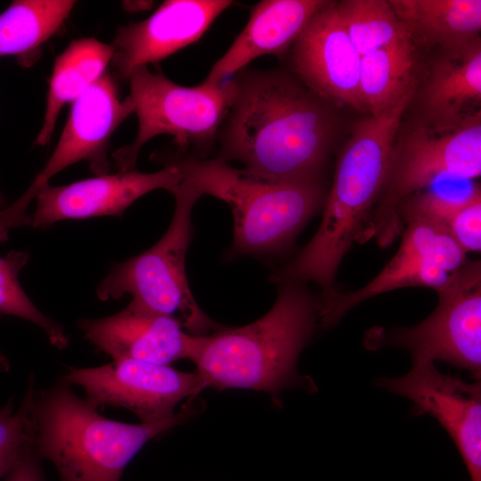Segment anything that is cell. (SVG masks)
<instances>
[{
    "instance_id": "1",
    "label": "cell",
    "mask_w": 481,
    "mask_h": 481,
    "mask_svg": "<svg viewBox=\"0 0 481 481\" xmlns=\"http://www.w3.org/2000/svg\"><path fill=\"white\" fill-rule=\"evenodd\" d=\"M221 125L217 158L269 181H321L335 132L327 102L282 68H244Z\"/></svg>"
},
{
    "instance_id": "2",
    "label": "cell",
    "mask_w": 481,
    "mask_h": 481,
    "mask_svg": "<svg viewBox=\"0 0 481 481\" xmlns=\"http://www.w3.org/2000/svg\"><path fill=\"white\" fill-rule=\"evenodd\" d=\"M317 325L318 298L303 283H281L273 307L256 322L192 335L189 359L206 387L265 391L277 401L299 383L298 359Z\"/></svg>"
},
{
    "instance_id": "3",
    "label": "cell",
    "mask_w": 481,
    "mask_h": 481,
    "mask_svg": "<svg viewBox=\"0 0 481 481\" xmlns=\"http://www.w3.org/2000/svg\"><path fill=\"white\" fill-rule=\"evenodd\" d=\"M182 411L158 423L127 424L102 416L62 383L32 388V445L50 461L60 481H119L130 461L151 439L183 422Z\"/></svg>"
},
{
    "instance_id": "4",
    "label": "cell",
    "mask_w": 481,
    "mask_h": 481,
    "mask_svg": "<svg viewBox=\"0 0 481 481\" xmlns=\"http://www.w3.org/2000/svg\"><path fill=\"white\" fill-rule=\"evenodd\" d=\"M165 159L179 168L182 181L200 198L211 195L231 208L234 255H265L282 249L325 201L321 181H269L217 157L196 158L175 151Z\"/></svg>"
},
{
    "instance_id": "5",
    "label": "cell",
    "mask_w": 481,
    "mask_h": 481,
    "mask_svg": "<svg viewBox=\"0 0 481 481\" xmlns=\"http://www.w3.org/2000/svg\"><path fill=\"white\" fill-rule=\"evenodd\" d=\"M128 80L138 131L132 143L112 153L120 172L135 170L143 146L159 135L173 136L179 154L205 158L215 148L236 95L232 77L184 86L143 66L132 71Z\"/></svg>"
},
{
    "instance_id": "6",
    "label": "cell",
    "mask_w": 481,
    "mask_h": 481,
    "mask_svg": "<svg viewBox=\"0 0 481 481\" xmlns=\"http://www.w3.org/2000/svg\"><path fill=\"white\" fill-rule=\"evenodd\" d=\"M172 194L175 212L165 234L145 252L115 265L100 282L96 295L106 301L128 294L131 306L169 316L178 313L183 328L192 335H203L219 325L198 306L185 273L192 211L200 196L182 181Z\"/></svg>"
},
{
    "instance_id": "7",
    "label": "cell",
    "mask_w": 481,
    "mask_h": 481,
    "mask_svg": "<svg viewBox=\"0 0 481 481\" xmlns=\"http://www.w3.org/2000/svg\"><path fill=\"white\" fill-rule=\"evenodd\" d=\"M481 175V111L452 130L415 126L395 143L387 177L374 206L371 234L380 247L403 232L397 208L408 196L444 179L471 180Z\"/></svg>"
},
{
    "instance_id": "8",
    "label": "cell",
    "mask_w": 481,
    "mask_h": 481,
    "mask_svg": "<svg viewBox=\"0 0 481 481\" xmlns=\"http://www.w3.org/2000/svg\"><path fill=\"white\" fill-rule=\"evenodd\" d=\"M438 305L412 327L390 330L388 345L407 350L412 364L446 363L480 379L481 264L466 261L436 289Z\"/></svg>"
},
{
    "instance_id": "9",
    "label": "cell",
    "mask_w": 481,
    "mask_h": 481,
    "mask_svg": "<svg viewBox=\"0 0 481 481\" xmlns=\"http://www.w3.org/2000/svg\"><path fill=\"white\" fill-rule=\"evenodd\" d=\"M132 113L129 96L120 100L114 77L106 72L73 102L64 129L42 170L15 202L0 210V241L7 240L12 229L29 224L30 202L64 168L86 160L94 175L108 174L110 139Z\"/></svg>"
},
{
    "instance_id": "10",
    "label": "cell",
    "mask_w": 481,
    "mask_h": 481,
    "mask_svg": "<svg viewBox=\"0 0 481 481\" xmlns=\"http://www.w3.org/2000/svg\"><path fill=\"white\" fill-rule=\"evenodd\" d=\"M401 245L385 267L356 291L325 289L320 298L319 326L330 328L353 307L377 295L406 287L443 286L466 260V253L443 228L424 221L404 227Z\"/></svg>"
},
{
    "instance_id": "11",
    "label": "cell",
    "mask_w": 481,
    "mask_h": 481,
    "mask_svg": "<svg viewBox=\"0 0 481 481\" xmlns=\"http://www.w3.org/2000/svg\"><path fill=\"white\" fill-rule=\"evenodd\" d=\"M409 102L359 121L342 151L324 203L337 226L355 231L371 219L383 188L395 137Z\"/></svg>"
},
{
    "instance_id": "12",
    "label": "cell",
    "mask_w": 481,
    "mask_h": 481,
    "mask_svg": "<svg viewBox=\"0 0 481 481\" xmlns=\"http://www.w3.org/2000/svg\"><path fill=\"white\" fill-rule=\"evenodd\" d=\"M66 381L81 387L93 406L126 408L141 423H158L175 416V408L184 398L206 387L197 371L185 372L170 365L132 359L113 360L94 368L73 369Z\"/></svg>"
},
{
    "instance_id": "13",
    "label": "cell",
    "mask_w": 481,
    "mask_h": 481,
    "mask_svg": "<svg viewBox=\"0 0 481 481\" xmlns=\"http://www.w3.org/2000/svg\"><path fill=\"white\" fill-rule=\"evenodd\" d=\"M377 385L411 400L414 412L434 417L457 446L471 481H481V385L438 371L433 363L412 364L400 378Z\"/></svg>"
},
{
    "instance_id": "14",
    "label": "cell",
    "mask_w": 481,
    "mask_h": 481,
    "mask_svg": "<svg viewBox=\"0 0 481 481\" xmlns=\"http://www.w3.org/2000/svg\"><path fill=\"white\" fill-rule=\"evenodd\" d=\"M291 71L329 104L364 110L359 92L362 57L330 2L315 13L289 50Z\"/></svg>"
},
{
    "instance_id": "15",
    "label": "cell",
    "mask_w": 481,
    "mask_h": 481,
    "mask_svg": "<svg viewBox=\"0 0 481 481\" xmlns=\"http://www.w3.org/2000/svg\"><path fill=\"white\" fill-rule=\"evenodd\" d=\"M182 180L177 167L166 164L155 173L136 170L105 174L67 185L45 184L37 193L28 225L48 227L56 222L95 216H122L136 200L158 189L173 192Z\"/></svg>"
},
{
    "instance_id": "16",
    "label": "cell",
    "mask_w": 481,
    "mask_h": 481,
    "mask_svg": "<svg viewBox=\"0 0 481 481\" xmlns=\"http://www.w3.org/2000/svg\"><path fill=\"white\" fill-rule=\"evenodd\" d=\"M234 4L232 0H167L147 19L118 28L111 66L116 77L159 62L197 42L215 20Z\"/></svg>"
},
{
    "instance_id": "17",
    "label": "cell",
    "mask_w": 481,
    "mask_h": 481,
    "mask_svg": "<svg viewBox=\"0 0 481 481\" xmlns=\"http://www.w3.org/2000/svg\"><path fill=\"white\" fill-rule=\"evenodd\" d=\"M84 337L113 360L132 359L157 364L189 359L192 334L174 316L149 313L130 304L104 318L82 319Z\"/></svg>"
},
{
    "instance_id": "18",
    "label": "cell",
    "mask_w": 481,
    "mask_h": 481,
    "mask_svg": "<svg viewBox=\"0 0 481 481\" xmlns=\"http://www.w3.org/2000/svg\"><path fill=\"white\" fill-rule=\"evenodd\" d=\"M329 3L326 0L260 1L253 6L245 28L215 62L204 81L227 80L263 55L284 58L311 18Z\"/></svg>"
},
{
    "instance_id": "19",
    "label": "cell",
    "mask_w": 481,
    "mask_h": 481,
    "mask_svg": "<svg viewBox=\"0 0 481 481\" xmlns=\"http://www.w3.org/2000/svg\"><path fill=\"white\" fill-rule=\"evenodd\" d=\"M431 65L421 94L422 125L437 132L452 130L480 111V39L443 52Z\"/></svg>"
},
{
    "instance_id": "20",
    "label": "cell",
    "mask_w": 481,
    "mask_h": 481,
    "mask_svg": "<svg viewBox=\"0 0 481 481\" xmlns=\"http://www.w3.org/2000/svg\"><path fill=\"white\" fill-rule=\"evenodd\" d=\"M412 44L443 52L465 47L481 29L480 0H389Z\"/></svg>"
},
{
    "instance_id": "21",
    "label": "cell",
    "mask_w": 481,
    "mask_h": 481,
    "mask_svg": "<svg viewBox=\"0 0 481 481\" xmlns=\"http://www.w3.org/2000/svg\"><path fill=\"white\" fill-rule=\"evenodd\" d=\"M113 47L94 38L73 40L54 61L45 111L36 143L47 144L62 108L75 102L104 73Z\"/></svg>"
},
{
    "instance_id": "22",
    "label": "cell",
    "mask_w": 481,
    "mask_h": 481,
    "mask_svg": "<svg viewBox=\"0 0 481 481\" xmlns=\"http://www.w3.org/2000/svg\"><path fill=\"white\" fill-rule=\"evenodd\" d=\"M416 61L411 39L362 57L359 92L364 110L379 116L410 102L416 89Z\"/></svg>"
},
{
    "instance_id": "23",
    "label": "cell",
    "mask_w": 481,
    "mask_h": 481,
    "mask_svg": "<svg viewBox=\"0 0 481 481\" xmlns=\"http://www.w3.org/2000/svg\"><path fill=\"white\" fill-rule=\"evenodd\" d=\"M71 0H15L0 13V57L15 56L25 67L70 14Z\"/></svg>"
},
{
    "instance_id": "24",
    "label": "cell",
    "mask_w": 481,
    "mask_h": 481,
    "mask_svg": "<svg viewBox=\"0 0 481 481\" xmlns=\"http://www.w3.org/2000/svg\"><path fill=\"white\" fill-rule=\"evenodd\" d=\"M334 7L361 57L411 39L388 1L346 0Z\"/></svg>"
},
{
    "instance_id": "25",
    "label": "cell",
    "mask_w": 481,
    "mask_h": 481,
    "mask_svg": "<svg viewBox=\"0 0 481 481\" xmlns=\"http://www.w3.org/2000/svg\"><path fill=\"white\" fill-rule=\"evenodd\" d=\"M29 258V255L25 251H11L5 257H0V314L18 316L35 323L45 333L52 345L63 349L69 344L64 329L38 310L20 284L19 273Z\"/></svg>"
},
{
    "instance_id": "26",
    "label": "cell",
    "mask_w": 481,
    "mask_h": 481,
    "mask_svg": "<svg viewBox=\"0 0 481 481\" xmlns=\"http://www.w3.org/2000/svg\"><path fill=\"white\" fill-rule=\"evenodd\" d=\"M448 233L467 253L481 249V191L476 185L451 223Z\"/></svg>"
},
{
    "instance_id": "27",
    "label": "cell",
    "mask_w": 481,
    "mask_h": 481,
    "mask_svg": "<svg viewBox=\"0 0 481 481\" xmlns=\"http://www.w3.org/2000/svg\"><path fill=\"white\" fill-rule=\"evenodd\" d=\"M31 422V389L29 388L19 410L14 412L8 404L0 410V449L23 433Z\"/></svg>"
},
{
    "instance_id": "28",
    "label": "cell",
    "mask_w": 481,
    "mask_h": 481,
    "mask_svg": "<svg viewBox=\"0 0 481 481\" xmlns=\"http://www.w3.org/2000/svg\"><path fill=\"white\" fill-rule=\"evenodd\" d=\"M37 457L30 438L4 476V481H45Z\"/></svg>"
},
{
    "instance_id": "29",
    "label": "cell",
    "mask_w": 481,
    "mask_h": 481,
    "mask_svg": "<svg viewBox=\"0 0 481 481\" xmlns=\"http://www.w3.org/2000/svg\"><path fill=\"white\" fill-rule=\"evenodd\" d=\"M31 426L0 449V478L10 470L23 447L31 437Z\"/></svg>"
},
{
    "instance_id": "30",
    "label": "cell",
    "mask_w": 481,
    "mask_h": 481,
    "mask_svg": "<svg viewBox=\"0 0 481 481\" xmlns=\"http://www.w3.org/2000/svg\"><path fill=\"white\" fill-rule=\"evenodd\" d=\"M153 4L152 1H126L123 6L127 12H142L151 9Z\"/></svg>"
},
{
    "instance_id": "31",
    "label": "cell",
    "mask_w": 481,
    "mask_h": 481,
    "mask_svg": "<svg viewBox=\"0 0 481 481\" xmlns=\"http://www.w3.org/2000/svg\"><path fill=\"white\" fill-rule=\"evenodd\" d=\"M9 362L7 358L0 352V369L3 371L9 370Z\"/></svg>"
},
{
    "instance_id": "32",
    "label": "cell",
    "mask_w": 481,
    "mask_h": 481,
    "mask_svg": "<svg viewBox=\"0 0 481 481\" xmlns=\"http://www.w3.org/2000/svg\"><path fill=\"white\" fill-rule=\"evenodd\" d=\"M3 206H4V200L3 196L0 193V208L3 207Z\"/></svg>"
}]
</instances>
